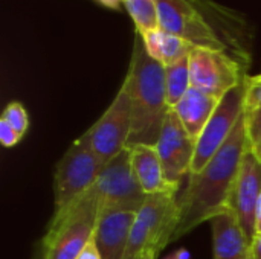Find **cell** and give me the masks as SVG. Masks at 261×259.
Wrapping results in <instances>:
<instances>
[{"label":"cell","mask_w":261,"mask_h":259,"mask_svg":"<svg viewBox=\"0 0 261 259\" xmlns=\"http://www.w3.org/2000/svg\"><path fill=\"white\" fill-rule=\"evenodd\" d=\"M161 27L194 47L220 50L251 66L255 31L248 17L216 0H156Z\"/></svg>","instance_id":"6da1fadb"},{"label":"cell","mask_w":261,"mask_h":259,"mask_svg":"<svg viewBox=\"0 0 261 259\" xmlns=\"http://www.w3.org/2000/svg\"><path fill=\"white\" fill-rule=\"evenodd\" d=\"M248 150L249 140L243 113L229 139L208 165L197 174L188 176V183L179 194V224L173 241L228 211V198Z\"/></svg>","instance_id":"7a4b0ae2"},{"label":"cell","mask_w":261,"mask_h":259,"mask_svg":"<svg viewBox=\"0 0 261 259\" xmlns=\"http://www.w3.org/2000/svg\"><path fill=\"white\" fill-rule=\"evenodd\" d=\"M122 85L128 93L132 107V131L127 147H156L170 111L165 66L150 56L139 32L135 34L133 52Z\"/></svg>","instance_id":"3957f363"},{"label":"cell","mask_w":261,"mask_h":259,"mask_svg":"<svg viewBox=\"0 0 261 259\" xmlns=\"http://www.w3.org/2000/svg\"><path fill=\"white\" fill-rule=\"evenodd\" d=\"M99 221V203L92 188L54 212L43 238L41 259H76L93 238Z\"/></svg>","instance_id":"277c9868"},{"label":"cell","mask_w":261,"mask_h":259,"mask_svg":"<svg viewBox=\"0 0 261 259\" xmlns=\"http://www.w3.org/2000/svg\"><path fill=\"white\" fill-rule=\"evenodd\" d=\"M179 224V191L147 195L145 203L136 212L130 238L122 259H141L147 252L156 255L173 241Z\"/></svg>","instance_id":"5b68a950"},{"label":"cell","mask_w":261,"mask_h":259,"mask_svg":"<svg viewBox=\"0 0 261 259\" xmlns=\"http://www.w3.org/2000/svg\"><path fill=\"white\" fill-rule=\"evenodd\" d=\"M102 166L92 148L90 134L86 131L67 148L57 163L54 176L55 211L86 194L95 185Z\"/></svg>","instance_id":"8992f818"},{"label":"cell","mask_w":261,"mask_h":259,"mask_svg":"<svg viewBox=\"0 0 261 259\" xmlns=\"http://www.w3.org/2000/svg\"><path fill=\"white\" fill-rule=\"evenodd\" d=\"M92 191L99 203V217L119 211L138 212L142 208L147 194L133 174L128 147L102 166Z\"/></svg>","instance_id":"52a82bcc"},{"label":"cell","mask_w":261,"mask_h":259,"mask_svg":"<svg viewBox=\"0 0 261 259\" xmlns=\"http://www.w3.org/2000/svg\"><path fill=\"white\" fill-rule=\"evenodd\" d=\"M245 96L246 78L242 84L229 90L219 101L217 108L214 110L203 133L196 142V154L190 174H197L199 171H202L229 139L240 118L245 113Z\"/></svg>","instance_id":"ba28073f"},{"label":"cell","mask_w":261,"mask_h":259,"mask_svg":"<svg viewBox=\"0 0 261 259\" xmlns=\"http://www.w3.org/2000/svg\"><path fill=\"white\" fill-rule=\"evenodd\" d=\"M248 70L225 52L194 47L190 53L191 87L222 99L248 76Z\"/></svg>","instance_id":"9c48e42d"},{"label":"cell","mask_w":261,"mask_h":259,"mask_svg":"<svg viewBox=\"0 0 261 259\" xmlns=\"http://www.w3.org/2000/svg\"><path fill=\"white\" fill-rule=\"evenodd\" d=\"M87 131L92 148L102 165L127 148L132 131V107L124 85H121L109 108Z\"/></svg>","instance_id":"30bf717a"},{"label":"cell","mask_w":261,"mask_h":259,"mask_svg":"<svg viewBox=\"0 0 261 259\" xmlns=\"http://www.w3.org/2000/svg\"><path fill=\"white\" fill-rule=\"evenodd\" d=\"M167 182L180 188L185 176H190L196 154V140L188 134L176 111L170 108L156 143Z\"/></svg>","instance_id":"8fae6325"},{"label":"cell","mask_w":261,"mask_h":259,"mask_svg":"<svg viewBox=\"0 0 261 259\" xmlns=\"http://www.w3.org/2000/svg\"><path fill=\"white\" fill-rule=\"evenodd\" d=\"M260 197L261 162L248 150L228 198V211L234 214L249 243L254 241L257 234L255 214Z\"/></svg>","instance_id":"7c38bea8"},{"label":"cell","mask_w":261,"mask_h":259,"mask_svg":"<svg viewBox=\"0 0 261 259\" xmlns=\"http://www.w3.org/2000/svg\"><path fill=\"white\" fill-rule=\"evenodd\" d=\"M136 212L119 211L99 217L93 238L102 259H122Z\"/></svg>","instance_id":"4fadbf2b"},{"label":"cell","mask_w":261,"mask_h":259,"mask_svg":"<svg viewBox=\"0 0 261 259\" xmlns=\"http://www.w3.org/2000/svg\"><path fill=\"white\" fill-rule=\"evenodd\" d=\"M210 224L214 259H249L251 243L231 211L217 214Z\"/></svg>","instance_id":"5bb4252c"},{"label":"cell","mask_w":261,"mask_h":259,"mask_svg":"<svg viewBox=\"0 0 261 259\" xmlns=\"http://www.w3.org/2000/svg\"><path fill=\"white\" fill-rule=\"evenodd\" d=\"M130 148V160L133 174L141 186V189L150 195L158 192H165L180 188L171 186L164 174L162 162L156 147L151 145H133Z\"/></svg>","instance_id":"9a60e30c"},{"label":"cell","mask_w":261,"mask_h":259,"mask_svg":"<svg viewBox=\"0 0 261 259\" xmlns=\"http://www.w3.org/2000/svg\"><path fill=\"white\" fill-rule=\"evenodd\" d=\"M217 105L219 99L196 87H190L184 98L173 107V110L176 111L188 134L197 142Z\"/></svg>","instance_id":"2e32d148"},{"label":"cell","mask_w":261,"mask_h":259,"mask_svg":"<svg viewBox=\"0 0 261 259\" xmlns=\"http://www.w3.org/2000/svg\"><path fill=\"white\" fill-rule=\"evenodd\" d=\"M141 35L150 56L165 67L190 56V53L194 49L193 44H190L188 41L174 34L164 31L162 27L148 31Z\"/></svg>","instance_id":"e0dca14e"},{"label":"cell","mask_w":261,"mask_h":259,"mask_svg":"<svg viewBox=\"0 0 261 259\" xmlns=\"http://www.w3.org/2000/svg\"><path fill=\"white\" fill-rule=\"evenodd\" d=\"M165 87L168 105L173 108L191 87L190 56L165 67Z\"/></svg>","instance_id":"ac0fdd59"},{"label":"cell","mask_w":261,"mask_h":259,"mask_svg":"<svg viewBox=\"0 0 261 259\" xmlns=\"http://www.w3.org/2000/svg\"><path fill=\"white\" fill-rule=\"evenodd\" d=\"M122 5L135 21L136 32L145 34L161 27L156 0H124Z\"/></svg>","instance_id":"d6986e66"},{"label":"cell","mask_w":261,"mask_h":259,"mask_svg":"<svg viewBox=\"0 0 261 259\" xmlns=\"http://www.w3.org/2000/svg\"><path fill=\"white\" fill-rule=\"evenodd\" d=\"M2 121L9 124L20 136H24L29 128V116L20 102H9L2 114Z\"/></svg>","instance_id":"ffe728a7"},{"label":"cell","mask_w":261,"mask_h":259,"mask_svg":"<svg viewBox=\"0 0 261 259\" xmlns=\"http://www.w3.org/2000/svg\"><path fill=\"white\" fill-rule=\"evenodd\" d=\"M261 108V73L257 76H246L245 111Z\"/></svg>","instance_id":"44dd1931"},{"label":"cell","mask_w":261,"mask_h":259,"mask_svg":"<svg viewBox=\"0 0 261 259\" xmlns=\"http://www.w3.org/2000/svg\"><path fill=\"white\" fill-rule=\"evenodd\" d=\"M23 136H20L9 124L0 119V142L5 148H12L21 140Z\"/></svg>","instance_id":"7402d4cb"},{"label":"cell","mask_w":261,"mask_h":259,"mask_svg":"<svg viewBox=\"0 0 261 259\" xmlns=\"http://www.w3.org/2000/svg\"><path fill=\"white\" fill-rule=\"evenodd\" d=\"M76 259H102L101 258L99 250H98V246H96V243H95V238H92V240L86 244V247L81 250V253L78 255V258Z\"/></svg>","instance_id":"603a6c76"},{"label":"cell","mask_w":261,"mask_h":259,"mask_svg":"<svg viewBox=\"0 0 261 259\" xmlns=\"http://www.w3.org/2000/svg\"><path fill=\"white\" fill-rule=\"evenodd\" d=\"M249 259H261V234H257L254 241L251 243Z\"/></svg>","instance_id":"cb8c5ba5"},{"label":"cell","mask_w":261,"mask_h":259,"mask_svg":"<svg viewBox=\"0 0 261 259\" xmlns=\"http://www.w3.org/2000/svg\"><path fill=\"white\" fill-rule=\"evenodd\" d=\"M249 150L254 153V156L261 162V131L260 134L249 143Z\"/></svg>","instance_id":"d4e9b609"},{"label":"cell","mask_w":261,"mask_h":259,"mask_svg":"<svg viewBox=\"0 0 261 259\" xmlns=\"http://www.w3.org/2000/svg\"><path fill=\"white\" fill-rule=\"evenodd\" d=\"M255 229H257V234L260 232L261 229V197L258 200V205H257V214H255ZM255 234V235H257Z\"/></svg>","instance_id":"484cf974"},{"label":"cell","mask_w":261,"mask_h":259,"mask_svg":"<svg viewBox=\"0 0 261 259\" xmlns=\"http://www.w3.org/2000/svg\"><path fill=\"white\" fill-rule=\"evenodd\" d=\"M174 258L176 259H191V255L187 249H179L174 252Z\"/></svg>","instance_id":"4316f807"},{"label":"cell","mask_w":261,"mask_h":259,"mask_svg":"<svg viewBox=\"0 0 261 259\" xmlns=\"http://www.w3.org/2000/svg\"><path fill=\"white\" fill-rule=\"evenodd\" d=\"M154 258H156V253H154V252H147V253H145V255H144L141 259H154Z\"/></svg>","instance_id":"83f0119b"},{"label":"cell","mask_w":261,"mask_h":259,"mask_svg":"<svg viewBox=\"0 0 261 259\" xmlns=\"http://www.w3.org/2000/svg\"><path fill=\"white\" fill-rule=\"evenodd\" d=\"M164 259H176L174 258V253H171V255H168V256H165Z\"/></svg>","instance_id":"f1b7e54d"},{"label":"cell","mask_w":261,"mask_h":259,"mask_svg":"<svg viewBox=\"0 0 261 259\" xmlns=\"http://www.w3.org/2000/svg\"><path fill=\"white\" fill-rule=\"evenodd\" d=\"M258 234H261V229H260V232H258Z\"/></svg>","instance_id":"f546056e"}]
</instances>
